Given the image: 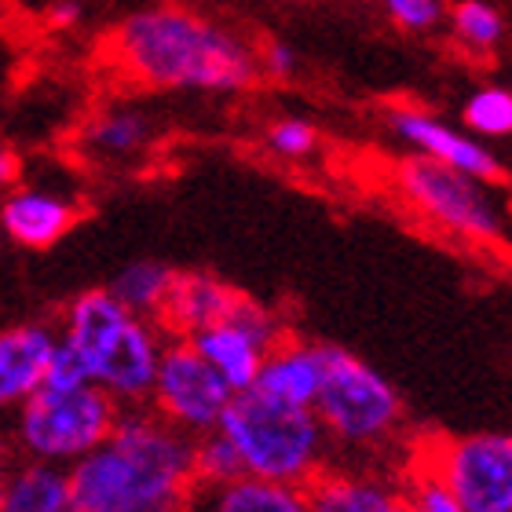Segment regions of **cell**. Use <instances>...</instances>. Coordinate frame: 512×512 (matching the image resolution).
Here are the masks:
<instances>
[{
  "label": "cell",
  "mask_w": 512,
  "mask_h": 512,
  "mask_svg": "<svg viewBox=\"0 0 512 512\" xmlns=\"http://www.w3.org/2000/svg\"><path fill=\"white\" fill-rule=\"evenodd\" d=\"M81 205L59 187H8L0 198V235L22 249H48L74 231Z\"/></svg>",
  "instance_id": "cell-12"
},
{
  "label": "cell",
  "mask_w": 512,
  "mask_h": 512,
  "mask_svg": "<svg viewBox=\"0 0 512 512\" xmlns=\"http://www.w3.org/2000/svg\"><path fill=\"white\" fill-rule=\"evenodd\" d=\"M121 406L92 381L48 384L44 381L11 414L8 439L22 461H41L74 469L114 432Z\"/></svg>",
  "instance_id": "cell-5"
},
{
  "label": "cell",
  "mask_w": 512,
  "mask_h": 512,
  "mask_svg": "<svg viewBox=\"0 0 512 512\" xmlns=\"http://www.w3.org/2000/svg\"><path fill=\"white\" fill-rule=\"evenodd\" d=\"M267 147L275 150L278 158L300 161L319 147V132L304 118H278L275 125L267 128Z\"/></svg>",
  "instance_id": "cell-25"
},
{
  "label": "cell",
  "mask_w": 512,
  "mask_h": 512,
  "mask_svg": "<svg viewBox=\"0 0 512 512\" xmlns=\"http://www.w3.org/2000/svg\"><path fill=\"white\" fill-rule=\"evenodd\" d=\"M399 498H403V512H461L458 498L450 494L432 465L410 472V480L399 487Z\"/></svg>",
  "instance_id": "cell-24"
},
{
  "label": "cell",
  "mask_w": 512,
  "mask_h": 512,
  "mask_svg": "<svg viewBox=\"0 0 512 512\" xmlns=\"http://www.w3.org/2000/svg\"><path fill=\"white\" fill-rule=\"evenodd\" d=\"M465 128H469L476 139H509L512 136V92L509 88H480L472 92L465 110Z\"/></svg>",
  "instance_id": "cell-21"
},
{
  "label": "cell",
  "mask_w": 512,
  "mask_h": 512,
  "mask_svg": "<svg viewBox=\"0 0 512 512\" xmlns=\"http://www.w3.org/2000/svg\"><path fill=\"white\" fill-rule=\"evenodd\" d=\"M187 512H311L304 487L264 483L238 476L231 483L198 487L187 502Z\"/></svg>",
  "instance_id": "cell-17"
},
{
  "label": "cell",
  "mask_w": 512,
  "mask_h": 512,
  "mask_svg": "<svg viewBox=\"0 0 512 512\" xmlns=\"http://www.w3.org/2000/svg\"><path fill=\"white\" fill-rule=\"evenodd\" d=\"M110 59L128 81L161 92L235 96L260 74V55L238 33L176 4L125 15L110 33Z\"/></svg>",
  "instance_id": "cell-1"
},
{
  "label": "cell",
  "mask_w": 512,
  "mask_h": 512,
  "mask_svg": "<svg viewBox=\"0 0 512 512\" xmlns=\"http://www.w3.org/2000/svg\"><path fill=\"white\" fill-rule=\"evenodd\" d=\"M81 19V8H77V0H59L52 8V22L55 26H74Z\"/></svg>",
  "instance_id": "cell-29"
},
{
  "label": "cell",
  "mask_w": 512,
  "mask_h": 512,
  "mask_svg": "<svg viewBox=\"0 0 512 512\" xmlns=\"http://www.w3.org/2000/svg\"><path fill=\"white\" fill-rule=\"evenodd\" d=\"M81 512H187L198 491L194 439L147 406L121 410L118 425L70 469Z\"/></svg>",
  "instance_id": "cell-2"
},
{
  "label": "cell",
  "mask_w": 512,
  "mask_h": 512,
  "mask_svg": "<svg viewBox=\"0 0 512 512\" xmlns=\"http://www.w3.org/2000/svg\"><path fill=\"white\" fill-rule=\"evenodd\" d=\"M238 297L242 293L235 286H227L224 278L209 275V271H176L169 300H165V308L158 315V326L165 337L191 341L194 333L227 319L231 308L238 304Z\"/></svg>",
  "instance_id": "cell-14"
},
{
  "label": "cell",
  "mask_w": 512,
  "mask_h": 512,
  "mask_svg": "<svg viewBox=\"0 0 512 512\" xmlns=\"http://www.w3.org/2000/svg\"><path fill=\"white\" fill-rule=\"evenodd\" d=\"M0 512H81L74 498V483H70V469L41 465V461L8 465Z\"/></svg>",
  "instance_id": "cell-18"
},
{
  "label": "cell",
  "mask_w": 512,
  "mask_h": 512,
  "mask_svg": "<svg viewBox=\"0 0 512 512\" xmlns=\"http://www.w3.org/2000/svg\"><path fill=\"white\" fill-rule=\"evenodd\" d=\"M194 476H198V487H216V483H231L242 476L235 447L220 432L194 439Z\"/></svg>",
  "instance_id": "cell-23"
},
{
  "label": "cell",
  "mask_w": 512,
  "mask_h": 512,
  "mask_svg": "<svg viewBox=\"0 0 512 512\" xmlns=\"http://www.w3.org/2000/svg\"><path fill=\"white\" fill-rule=\"evenodd\" d=\"M311 410L330 447H381L403 425V399L388 377L341 344H322V384Z\"/></svg>",
  "instance_id": "cell-6"
},
{
  "label": "cell",
  "mask_w": 512,
  "mask_h": 512,
  "mask_svg": "<svg viewBox=\"0 0 512 512\" xmlns=\"http://www.w3.org/2000/svg\"><path fill=\"white\" fill-rule=\"evenodd\" d=\"M55 333L88 381L103 388L121 410L147 406L169 341L158 322L132 315L110 289H85L66 304Z\"/></svg>",
  "instance_id": "cell-3"
},
{
  "label": "cell",
  "mask_w": 512,
  "mask_h": 512,
  "mask_svg": "<svg viewBox=\"0 0 512 512\" xmlns=\"http://www.w3.org/2000/svg\"><path fill=\"white\" fill-rule=\"evenodd\" d=\"M450 22H454L458 41L469 44L472 52H491L505 37L502 11L494 8V4H487V0H461V4H454Z\"/></svg>",
  "instance_id": "cell-22"
},
{
  "label": "cell",
  "mask_w": 512,
  "mask_h": 512,
  "mask_svg": "<svg viewBox=\"0 0 512 512\" xmlns=\"http://www.w3.org/2000/svg\"><path fill=\"white\" fill-rule=\"evenodd\" d=\"M216 432L235 447L249 480L308 487L330 465V439L315 410L275 403L253 388L227 403Z\"/></svg>",
  "instance_id": "cell-4"
},
{
  "label": "cell",
  "mask_w": 512,
  "mask_h": 512,
  "mask_svg": "<svg viewBox=\"0 0 512 512\" xmlns=\"http://www.w3.org/2000/svg\"><path fill=\"white\" fill-rule=\"evenodd\" d=\"M428 465L461 512H512V432H476L432 450Z\"/></svg>",
  "instance_id": "cell-9"
},
{
  "label": "cell",
  "mask_w": 512,
  "mask_h": 512,
  "mask_svg": "<svg viewBox=\"0 0 512 512\" xmlns=\"http://www.w3.org/2000/svg\"><path fill=\"white\" fill-rule=\"evenodd\" d=\"M260 70H267V74L278 77V81H286V77L297 74V52H293L286 41H271L264 52H260Z\"/></svg>",
  "instance_id": "cell-27"
},
{
  "label": "cell",
  "mask_w": 512,
  "mask_h": 512,
  "mask_svg": "<svg viewBox=\"0 0 512 512\" xmlns=\"http://www.w3.org/2000/svg\"><path fill=\"white\" fill-rule=\"evenodd\" d=\"M311 512H403L399 487L377 472L359 469H326L304 487Z\"/></svg>",
  "instance_id": "cell-16"
},
{
  "label": "cell",
  "mask_w": 512,
  "mask_h": 512,
  "mask_svg": "<svg viewBox=\"0 0 512 512\" xmlns=\"http://www.w3.org/2000/svg\"><path fill=\"white\" fill-rule=\"evenodd\" d=\"M150 143V121L139 110H107L85 128V150L99 161H132Z\"/></svg>",
  "instance_id": "cell-20"
},
{
  "label": "cell",
  "mask_w": 512,
  "mask_h": 512,
  "mask_svg": "<svg viewBox=\"0 0 512 512\" xmlns=\"http://www.w3.org/2000/svg\"><path fill=\"white\" fill-rule=\"evenodd\" d=\"M59 333L48 322H19L0 330V425L44 384Z\"/></svg>",
  "instance_id": "cell-13"
},
{
  "label": "cell",
  "mask_w": 512,
  "mask_h": 512,
  "mask_svg": "<svg viewBox=\"0 0 512 512\" xmlns=\"http://www.w3.org/2000/svg\"><path fill=\"white\" fill-rule=\"evenodd\" d=\"M172 278H176V267L161 264V260H132L114 275L110 282V293L118 304H125L132 315H143V319L158 322L165 300H169Z\"/></svg>",
  "instance_id": "cell-19"
},
{
  "label": "cell",
  "mask_w": 512,
  "mask_h": 512,
  "mask_svg": "<svg viewBox=\"0 0 512 512\" xmlns=\"http://www.w3.org/2000/svg\"><path fill=\"white\" fill-rule=\"evenodd\" d=\"M289 333L282 330V319L275 311L249 300L246 293L238 297V304L231 308V315L220 322H213L209 330L194 333L191 344L194 352L202 355L205 363L213 366L216 374L224 377V384L231 392H246L253 388L260 366H264L267 352L278 341H286Z\"/></svg>",
  "instance_id": "cell-10"
},
{
  "label": "cell",
  "mask_w": 512,
  "mask_h": 512,
  "mask_svg": "<svg viewBox=\"0 0 512 512\" xmlns=\"http://www.w3.org/2000/svg\"><path fill=\"white\" fill-rule=\"evenodd\" d=\"M322 384V344L286 337L267 352L264 366L253 381V392L286 406H315Z\"/></svg>",
  "instance_id": "cell-15"
},
{
  "label": "cell",
  "mask_w": 512,
  "mask_h": 512,
  "mask_svg": "<svg viewBox=\"0 0 512 512\" xmlns=\"http://www.w3.org/2000/svg\"><path fill=\"white\" fill-rule=\"evenodd\" d=\"M4 483H8V461H0V498H4Z\"/></svg>",
  "instance_id": "cell-30"
},
{
  "label": "cell",
  "mask_w": 512,
  "mask_h": 512,
  "mask_svg": "<svg viewBox=\"0 0 512 512\" xmlns=\"http://www.w3.org/2000/svg\"><path fill=\"white\" fill-rule=\"evenodd\" d=\"M0 242H4V235H0Z\"/></svg>",
  "instance_id": "cell-31"
},
{
  "label": "cell",
  "mask_w": 512,
  "mask_h": 512,
  "mask_svg": "<svg viewBox=\"0 0 512 512\" xmlns=\"http://www.w3.org/2000/svg\"><path fill=\"white\" fill-rule=\"evenodd\" d=\"M395 183L406 202L436 227L469 242H498L502 238V213L480 180L454 172L425 154H410L395 165Z\"/></svg>",
  "instance_id": "cell-7"
},
{
  "label": "cell",
  "mask_w": 512,
  "mask_h": 512,
  "mask_svg": "<svg viewBox=\"0 0 512 512\" xmlns=\"http://www.w3.org/2000/svg\"><path fill=\"white\" fill-rule=\"evenodd\" d=\"M15 180H19V158L8 147H0V191L15 187Z\"/></svg>",
  "instance_id": "cell-28"
},
{
  "label": "cell",
  "mask_w": 512,
  "mask_h": 512,
  "mask_svg": "<svg viewBox=\"0 0 512 512\" xmlns=\"http://www.w3.org/2000/svg\"><path fill=\"white\" fill-rule=\"evenodd\" d=\"M392 132L403 139L406 147H414L417 154H425V158L439 161V165H447L454 172H465L472 180L480 183H498L505 180V165L502 158L494 154L487 143H480L476 136L469 132H458V128H450L447 121L432 118L425 110H392Z\"/></svg>",
  "instance_id": "cell-11"
},
{
  "label": "cell",
  "mask_w": 512,
  "mask_h": 512,
  "mask_svg": "<svg viewBox=\"0 0 512 512\" xmlns=\"http://www.w3.org/2000/svg\"><path fill=\"white\" fill-rule=\"evenodd\" d=\"M231 399H235V392L202 355L194 352L191 341H183V337L165 341L158 374L150 384V414H158L165 425H172L183 436L202 439L216 432Z\"/></svg>",
  "instance_id": "cell-8"
},
{
  "label": "cell",
  "mask_w": 512,
  "mask_h": 512,
  "mask_svg": "<svg viewBox=\"0 0 512 512\" xmlns=\"http://www.w3.org/2000/svg\"><path fill=\"white\" fill-rule=\"evenodd\" d=\"M381 4L395 26L414 30V33L436 30L439 22H443V15H447L443 0H381Z\"/></svg>",
  "instance_id": "cell-26"
}]
</instances>
